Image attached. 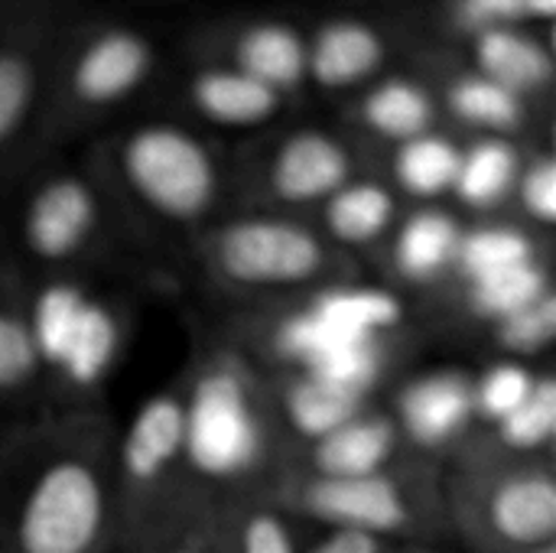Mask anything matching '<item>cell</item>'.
I'll return each mask as SVG.
<instances>
[{
    "instance_id": "obj_1",
    "label": "cell",
    "mask_w": 556,
    "mask_h": 553,
    "mask_svg": "<svg viewBox=\"0 0 556 553\" xmlns=\"http://www.w3.org/2000/svg\"><path fill=\"white\" fill-rule=\"evenodd\" d=\"M182 453L202 476H244L264 450V430L251 391L235 368L215 365L205 372L182 407Z\"/></svg>"
},
{
    "instance_id": "obj_2",
    "label": "cell",
    "mask_w": 556,
    "mask_h": 553,
    "mask_svg": "<svg viewBox=\"0 0 556 553\" xmlns=\"http://www.w3.org/2000/svg\"><path fill=\"white\" fill-rule=\"evenodd\" d=\"M104 528V489L91 466L65 460L29 489L16 541L23 553H88Z\"/></svg>"
},
{
    "instance_id": "obj_3",
    "label": "cell",
    "mask_w": 556,
    "mask_h": 553,
    "mask_svg": "<svg viewBox=\"0 0 556 553\" xmlns=\"http://www.w3.org/2000/svg\"><path fill=\"white\" fill-rule=\"evenodd\" d=\"M130 186L169 218H195L215 199V163L179 127H143L124 147Z\"/></svg>"
},
{
    "instance_id": "obj_4",
    "label": "cell",
    "mask_w": 556,
    "mask_h": 553,
    "mask_svg": "<svg viewBox=\"0 0 556 553\" xmlns=\"http://www.w3.org/2000/svg\"><path fill=\"white\" fill-rule=\"evenodd\" d=\"M215 264L238 284L280 287L313 277L323 267V248L300 225L254 218L235 222L218 235Z\"/></svg>"
},
{
    "instance_id": "obj_5",
    "label": "cell",
    "mask_w": 556,
    "mask_h": 553,
    "mask_svg": "<svg viewBox=\"0 0 556 553\" xmlns=\"http://www.w3.org/2000/svg\"><path fill=\"white\" fill-rule=\"evenodd\" d=\"M277 349L287 359L300 362L306 375L355 391L362 398L381 372V345L375 336L349 332L323 319L316 310L290 316L277 332Z\"/></svg>"
},
{
    "instance_id": "obj_6",
    "label": "cell",
    "mask_w": 556,
    "mask_h": 553,
    "mask_svg": "<svg viewBox=\"0 0 556 553\" xmlns=\"http://www.w3.org/2000/svg\"><path fill=\"white\" fill-rule=\"evenodd\" d=\"M303 505L309 515L365 535H388L404 528L407 505L397 486L384 476H355V479H326L319 476L306 492Z\"/></svg>"
},
{
    "instance_id": "obj_7",
    "label": "cell",
    "mask_w": 556,
    "mask_h": 553,
    "mask_svg": "<svg viewBox=\"0 0 556 553\" xmlns=\"http://www.w3.org/2000/svg\"><path fill=\"white\" fill-rule=\"evenodd\" d=\"M150 72V46L130 29H108L85 46L75 62L72 85L88 104L127 98Z\"/></svg>"
},
{
    "instance_id": "obj_8",
    "label": "cell",
    "mask_w": 556,
    "mask_h": 553,
    "mask_svg": "<svg viewBox=\"0 0 556 553\" xmlns=\"http://www.w3.org/2000/svg\"><path fill=\"white\" fill-rule=\"evenodd\" d=\"M94 225V196L78 179H52L46 183L26 212V241L29 248L46 257L59 261L68 257Z\"/></svg>"
},
{
    "instance_id": "obj_9",
    "label": "cell",
    "mask_w": 556,
    "mask_h": 553,
    "mask_svg": "<svg viewBox=\"0 0 556 553\" xmlns=\"http://www.w3.org/2000/svg\"><path fill=\"white\" fill-rule=\"evenodd\" d=\"M472 414V385L456 372L427 375L401 394V424L420 447H443Z\"/></svg>"
},
{
    "instance_id": "obj_10",
    "label": "cell",
    "mask_w": 556,
    "mask_h": 553,
    "mask_svg": "<svg viewBox=\"0 0 556 553\" xmlns=\"http://www.w3.org/2000/svg\"><path fill=\"white\" fill-rule=\"evenodd\" d=\"M349 179L345 150L316 130L290 137L274 160V189L287 202H313L332 196Z\"/></svg>"
},
{
    "instance_id": "obj_11",
    "label": "cell",
    "mask_w": 556,
    "mask_h": 553,
    "mask_svg": "<svg viewBox=\"0 0 556 553\" xmlns=\"http://www.w3.org/2000/svg\"><path fill=\"white\" fill-rule=\"evenodd\" d=\"M492 528L521 548H544L556 531V486L544 473H525L502 482L489 502Z\"/></svg>"
},
{
    "instance_id": "obj_12",
    "label": "cell",
    "mask_w": 556,
    "mask_h": 553,
    "mask_svg": "<svg viewBox=\"0 0 556 553\" xmlns=\"http://www.w3.org/2000/svg\"><path fill=\"white\" fill-rule=\"evenodd\" d=\"M381 55L384 42L368 23L332 20L313 36V42H306V75L319 85L345 88L371 75L381 65Z\"/></svg>"
},
{
    "instance_id": "obj_13",
    "label": "cell",
    "mask_w": 556,
    "mask_h": 553,
    "mask_svg": "<svg viewBox=\"0 0 556 553\" xmlns=\"http://www.w3.org/2000/svg\"><path fill=\"white\" fill-rule=\"evenodd\" d=\"M182 404L176 398H150L127 427L121 463L134 482H153L182 453Z\"/></svg>"
},
{
    "instance_id": "obj_14",
    "label": "cell",
    "mask_w": 556,
    "mask_h": 553,
    "mask_svg": "<svg viewBox=\"0 0 556 553\" xmlns=\"http://www.w3.org/2000/svg\"><path fill=\"white\" fill-rule=\"evenodd\" d=\"M476 62H479V75L505 85L515 95L538 91L554 75L551 52L534 36H525L515 26H498V29L479 33L476 36Z\"/></svg>"
},
{
    "instance_id": "obj_15",
    "label": "cell",
    "mask_w": 556,
    "mask_h": 553,
    "mask_svg": "<svg viewBox=\"0 0 556 553\" xmlns=\"http://www.w3.org/2000/svg\"><path fill=\"white\" fill-rule=\"evenodd\" d=\"M394 453V427L384 417H352L319 440L316 469L326 479L375 476Z\"/></svg>"
},
{
    "instance_id": "obj_16",
    "label": "cell",
    "mask_w": 556,
    "mask_h": 553,
    "mask_svg": "<svg viewBox=\"0 0 556 553\" xmlns=\"http://www.w3.org/2000/svg\"><path fill=\"white\" fill-rule=\"evenodd\" d=\"M270 91H287L306 75V42L283 23H257L238 39V65Z\"/></svg>"
},
{
    "instance_id": "obj_17",
    "label": "cell",
    "mask_w": 556,
    "mask_h": 553,
    "mask_svg": "<svg viewBox=\"0 0 556 553\" xmlns=\"http://www.w3.org/2000/svg\"><path fill=\"white\" fill-rule=\"evenodd\" d=\"M192 101L205 117L218 124L248 127V124H261L264 117H270L280 104V95L254 81L241 68H212L195 78Z\"/></svg>"
},
{
    "instance_id": "obj_18",
    "label": "cell",
    "mask_w": 556,
    "mask_h": 553,
    "mask_svg": "<svg viewBox=\"0 0 556 553\" xmlns=\"http://www.w3.org/2000/svg\"><path fill=\"white\" fill-rule=\"evenodd\" d=\"M459 235H463L459 225L446 212H437V209L417 212L401 228V238L394 248L397 271L410 280H427L440 274L450 261H456Z\"/></svg>"
},
{
    "instance_id": "obj_19",
    "label": "cell",
    "mask_w": 556,
    "mask_h": 553,
    "mask_svg": "<svg viewBox=\"0 0 556 553\" xmlns=\"http://www.w3.org/2000/svg\"><path fill=\"white\" fill-rule=\"evenodd\" d=\"M114 352H117V323L101 303L88 300V306L59 359V368L72 385L91 388L111 368Z\"/></svg>"
},
{
    "instance_id": "obj_20",
    "label": "cell",
    "mask_w": 556,
    "mask_h": 553,
    "mask_svg": "<svg viewBox=\"0 0 556 553\" xmlns=\"http://www.w3.org/2000/svg\"><path fill=\"white\" fill-rule=\"evenodd\" d=\"M362 407V394L336 388L323 378H300L290 391H287V417L290 424L313 440L329 437L332 430H339L342 424H349L352 417H358Z\"/></svg>"
},
{
    "instance_id": "obj_21",
    "label": "cell",
    "mask_w": 556,
    "mask_h": 553,
    "mask_svg": "<svg viewBox=\"0 0 556 553\" xmlns=\"http://www.w3.org/2000/svg\"><path fill=\"white\" fill-rule=\"evenodd\" d=\"M365 121L368 127H375L378 134L391 137V140H414L420 134L430 130L433 121V104L427 98V91L407 78H391L381 81L368 98H365Z\"/></svg>"
},
{
    "instance_id": "obj_22",
    "label": "cell",
    "mask_w": 556,
    "mask_h": 553,
    "mask_svg": "<svg viewBox=\"0 0 556 553\" xmlns=\"http://www.w3.org/2000/svg\"><path fill=\"white\" fill-rule=\"evenodd\" d=\"M518 179V153L505 140H482L459 153L453 189L469 205H495Z\"/></svg>"
},
{
    "instance_id": "obj_23",
    "label": "cell",
    "mask_w": 556,
    "mask_h": 553,
    "mask_svg": "<svg viewBox=\"0 0 556 553\" xmlns=\"http://www.w3.org/2000/svg\"><path fill=\"white\" fill-rule=\"evenodd\" d=\"M394 215V199L378 183H352L332 192L329 199V228L339 241L365 244L378 238Z\"/></svg>"
},
{
    "instance_id": "obj_24",
    "label": "cell",
    "mask_w": 556,
    "mask_h": 553,
    "mask_svg": "<svg viewBox=\"0 0 556 553\" xmlns=\"http://www.w3.org/2000/svg\"><path fill=\"white\" fill-rule=\"evenodd\" d=\"M309 310H316L323 319L358 332V336H381L384 329L401 323V300L378 287H345L323 293Z\"/></svg>"
},
{
    "instance_id": "obj_25",
    "label": "cell",
    "mask_w": 556,
    "mask_h": 553,
    "mask_svg": "<svg viewBox=\"0 0 556 553\" xmlns=\"http://www.w3.org/2000/svg\"><path fill=\"white\" fill-rule=\"evenodd\" d=\"M394 169H397V179L407 192L440 196V192L453 189V183H456L459 150L446 137L427 130V134L401 143Z\"/></svg>"
},
{
    "instance_id": "obj_26",
    "label": "cell",
    "mask_w": 556,
    "mask_h": 553,
    "mask_svg": "<svg viewBox=\"0 0 556 553\" xmlns=\"http://www.w3.org/2000/svg\"><path fill=\"white\" fill-rule=\"evenodd\" d=\"M531 261H534V244L518 228L489 225V228L459 235L456 264L469 280H482L489 274H498V271H508L518 264H531Z\"/></svg>"
},
{
    "instance_id": "obj_27",
    "label": "cell",
    "mask_w": 556,
    "mask_h": 553,
    "mask_svg": "<svg viewBox=\"0 0 556 553\" xmlns=\"http://www.w3.org/2000/svg\"><path fill=\"white\" fill-rule=\"evenodd\" d=\"M85 306H88V297L72 284H52L49 290L39 293V300L33 306V319L26 323L39 362L59 365Z\"/></svg>"
},
{
    "instance_id": "obj_28",
    "label": "cell",
    "mask_w": 556,
    "mask_h": 553,
    "mask_svg": "<svg viewBox=\"0 0 556 553\" xmlns=\"http://www.w3.org/2000/svg\"><path fill=\"white\" fill-rule=\"evenodd\" d=\"M544 293H551L547 287V271L541 264H518L498 274H489L482 280H472V310L485 319H505L525 306H531L534 300H541Z\"/></svg>"
},
{
    "instance_id": "obj_29",
    "label": "cell",
    "mask_w": 556,
    "mask_h": 553,
    "mask_svg": "<svg viewBox=\"0 0 556 553\" xmlns=\"http://www.w3.org/2000/svg\"><path fill=\"white\" fill-rule=\"evenodd\" d=\"M453 111L476 127L489 130H511L521 121V95L508 91L505 85L485 75H466L450 91Z\"/></svg>"
},
{
    "instance_id": "obj_30",
    "label": "cell",
    "mask_w": 556,
    "mask_h": 553,
    "mask_svg": "<svg viewBox=\"0 0 556 553\" xmlns=\"http://www.w3.org/2000/svg\"><path fill=\"white\" fill-rule=\"evenodd\" d=\"M502 440L518 450H538L551 443L556 430V385L554 378H534L531 394L502 424Z\"/></svg>"
},
{
    "instance_id": "obj_31",
    "label": "cell",
    "mask_w": 556,
    "mask_h": 553,
    "mask_svg": "<svg viewBox=\"0 0 556 553\" xmlns=\"http://www.w3.org/2000/svg\"><path fill=\"white\" fill-rule=\"evenodd\" d=\"M534 388V375L521 368L518 362H502L482 375L479 385H472V404L485 420H505L515 407L525 404V398Z\"/></svg>"
},
{
    "instance_id": "obj_32",
    "label": "cell",
    "mask_w": 556,
    "mask_h": 553,
    "mask_svg": "<svg viewBox=\"0 0 556 553\" xmlns=\"http://www.w3.org/2000/svg\"><path fill=\"white\" fill-rule=\"evenodd\" d=\"M556 332V300L554 293H544L531 306L498 319V342L508 352H541Z\"/></svg>"
},
{
    "instance_id": "obj_33",
    "label": "cell",
    "mask_w": 556,
    "mask_h": 553,
    "mask_svg": "<svg viewBox=\"0 0 556 553\" xmlns=\"http://www.w3.org/2000/svg\"><path fill=\"white\" fill-rule=\"evenodd\" d=\"M39 365L29 326L16 316L0 313V388L23 385Z\"/></svg>"
},
{
    "instance_id": "obj_34",
    "label": "cell",
    "mask_w": 556,
    "mask_h": 553,
    "mask_svg": "<svg viewBox=\"0 0 556 553\" xmlns=\"http://www.w3.org/2000/svg\"><path fill=\"white\" fill-rule=\"evenodd\" d=\"M33 101V72L20 55L0 52V140H7Z\"/></svg>"
},
{
    "instance_id": "obj_35",
    "label": "cell",
    "mask_w": 556,
    "mask_h": 553,
    "mask_svg": "<svg viewBox=\"0 0 556 553\" xmlns=\"http://www.w3.org/2000/svg\"><path fill=\"white\" fill-rule=\"evenodd\" d=\"M531 0H453V23L472 36L498 26H515L528 16Z\"/></svg>"
},
{
    "instance_id": "obj_36",
    "label": "cell",
    "mask_w": 556,
    "mask_h": 553,
    "mask_svg": "<svg viewBox=\"0 0 556 553\" xmlns=\"http://www.w3.org/2000/svg\"><path fill=\"white\" fill-rule=\"evenodd\" d=\"M521 202L531 212V218L544 225L556 222V163L551 156L538 160L521 176Z\"/></svg>"
},
{
    "instance_id": "obj_37",
    "label": "cell",
    "mask_w": 556,
    "mask_h": 553,
    "mask_svg": "<svg viewBox=\"0 0 556 553\" xmlns=\"http://www.w3.org/2000/svg\"><path fill=\"white\" fill-rule=\"evenodd\" d=\"M241 548H244V553H296L293 541H290V531L274 515H254L244 528Z\"/></svg>"
},
{
    "instance_id": "obj_38",
    "label": "cell",
    "mask_w": 556,
    "mask_h": 553,
    "mask_svg": "<svg viewBox=\"0 0 556 553\" xmlns=\"http://www.w3.org/2000/svg\"><path fill=\"white\" fill-rule=\"evenodd\" d=\"M309 553H381V541L365 531L336 528L326 541H319Z\"/></svg>"
},
{
    "instance_id": "obj_39",
    "label": "cell",
    "mask_w": 556,
    "mask_h": 553,
    "mask_svg": "<svg viewBox=\"0 0 556 553\" xmlns=\"http://www.w3.org/2000/svg\"><path fill=\"white\" fill-rule=\"evenodd\" d=\"M556 13V0H531L528 3V16L534 20H551Z\"/></svg>"
},
{
    "instance_id": "obj_40",
    "label": "cell",
    "mask_w": 556,
    "mask_h": 553,
    "mask_svg": "<svg viewBox=\"0 0 556 553\" xmlns=\"http://www.w3.org/2000/svg\"><path fill=\"white\" fill-rule=\"evenodd\" d=\"M538 553H556L554 544H544V548H538Z\"/></svg>"
},
{
    "instance_id": "obj_41",
    "label": "cell",
    "mask_w": 556,
    "mask_h": 553,
    "mask_svg": "<svg viewBox=\"0 0 556 553\" xmlns=\"http://www.w3.org/2000/svg\"><path fill=\"white\" fill-rule=\"evenodd\" d=\"M179 553H202V551H179Z\"/></svg>"
}]
</instances>
